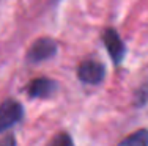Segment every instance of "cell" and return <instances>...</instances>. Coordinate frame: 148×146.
Wrapping results in <instances>:
<instances>
[{
  "label": "cell",
  "instance_id": "8992f818",
  "mask_svg": "<svg viewBox=\"0 0 148 146\" xmlns=\"http://www.w3.org/2000/svg\"><path fill=\"white\" fill-rule=\"evenodd\" d=\"M117 146H148V130L140 129L134 134L128 135L125 140H121Z\"/></svg>",
  "mask_w": 148,
  "mask_h": 146
},
{
  "label": "cell",
  "instance_id": "7a4b0ae2",
  "mask_svg": "<svg viewBox=\"0 0 148 146\" xmlns=\"http://www.w3.org/2000/svg\"><path fill=\"white\" fill-rule=\"evenodd\" d=\"M24 116V109L17 101L6 99L0 104V132L17 124Z\"/></svg>",
  "mask_w": 148,
  "mask_h": 146
},
{
  "label": "cell",
  "instance_id": "52a82bcc",
  "mask_svg": "<svg viewBox=\"0 0 148 146\" xmlns=\"http://www.w3.org/2000/svg\"><path fill=\"white\" fill-rule=\"evenodd\" d=\"M47 146H74V141L71 138V135L66 134V132H60L54 138L51 140V143Z\"/></svg>",
  "mask_w": 148,
  "mask_h": 146
},
{
  "label": "cell",
  "instance_id": "3957f363",
  "mask_svg": "<svg viewBox=\"0 0 148 146\" xmlns=\"http://www.w3.org/2000/svg\"><path fill=\"white\" fill-rule=\"evenodd\" d=\"M55 54H57V43L51 38H40L29 49L27 60L29 63H41L44 60L52 58Z\"/></svg>",
  "mask_w": 148,
  "mask_h": 146
},
{
  "label": "cell",
  "instance_id": "ba28073f",
  "mask_svg": "<svg viewBox=\"0 0 148 146\" xmlns=\"http://www.w3.org/2000/svg\"><path fill=\"white\" fill-rule=\"evenodd\" d=\"M136 104L137 105H143V104L148 101V85H143L140 90H137L136 93Z\"/></svg>",
  "mask_w": 148,
  "mask_h": 146
},
{
  "label": "cell",
  "instance_id": "277c9868",
  "mask_svg": "<svg viewBox=\"0 0 148 146\" xmlns=\"http://www.w3.org/2000/svg\"><path fill=\"white\" fill-rule=\"evenodd\" d=\"M103 41H104V46L107 49L112 61L118 66L121 63V60L125 58V54H126V47H125V44H123L120 35L115 32L114 29H107L103 33Z\"/></svg>",
  "mask_w": 148,
  "mask_h": 146
},
{
  "label": "cell",
  "instance_id": "6da1fadb",
  "mask_svg": "<svg viewBox=\"0 0 148 146\" xmlns=\"http://www.w3.org/2000/svg\"><path fill=\"white\" fill-rule=\"evenodd\" d=\"M77 77L87 85H98L106 77V68L103 63L95 60H85L77 68Z\"/></svg>",
  "mask_w": 148,
  "mask_h": 146
},
{
  "label": "cell",
  "instance_id": "5b68a950",
  "mask_svg": "<svg viewBox=\"0 0 148 146\" xmlns=\"http://www.w3.org/2000/svg\"><path fill=\"white\" fill-rule=\"evenodd\" d=\"M58 85L55 80L47 77H40L35 79L29 83L27 86V93H29L30 97H38V99H44V97H51L57 91Z\"/></svg>",
  "mask_w": 148,
  "mask_h": 146
},
{
  "label": "cell",
  "instance_id": "9c48e42d",
  "mask_svg": "<svg viewBox=\"0 0 148 146\" xmlns=\"http://www.w3.org/2000/svg\"><path fill=\"white\" fill-rule=\"evenodd\" d=\"M0 146H16V138L14 135H6L0 140Z\"/></svg>",
  "mask_w": 148,
  "mask_h": 146
}]
</instances>
